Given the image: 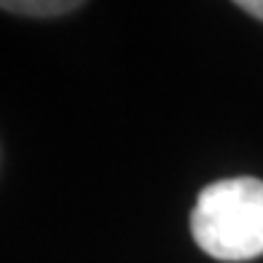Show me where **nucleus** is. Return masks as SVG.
<instances>
[{
	"label": "nucleus",
	"instance_id": "nucleus-3",
	"mask_svg": "<svg viewBox=\"0 0 263 263\" xmlns=\"http://www.w3.org/2000/svg\"><path fill=\"white\" fill-rule=\"evenodd\" d=\"M242 11H247L250 16H255L263 22V0H242V3H236Z\"/></svg>",
	"mask_w": 263,
	"mask_h": 263
},
{
	"label": "nucleus",
	"instance_id": "nucleus-1",
	"mask_svg": "<svg viewBox=\"0 0 263 263\" xmlns=\"http://www.w3.org/2000/svg\"><path fill=\"white\" fill-rule=\"evenodd\" d=\"M194 242L218 260L263 255V180L229 177L210 183L191 212Z\"/></svg>",
	"mask_w": 263,
	"mask_h": 263
},
{
	"label": "nucleus",
	"instance_id": "nucleus-2",
	"mask_svg": "<svg viewBox=\"0 0 263 263\" xmlns=\"http://www.w3.org/2000/svg\"><path fill=\"white\" fill-rule=\"evenodd\" d=\"M83 3L78 0H0V8L8 14H22V16H38V19H49V16H62L70 11L81 8Z\"/></svg>",
	"mask_w": 263,
	"mask_h": 263
}]
</instances>
